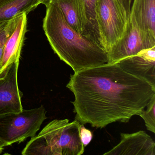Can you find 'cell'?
Instances as JSON below:
<instances>
[{"mask_svg": "<svg viewBox=\"0 0 155 155\" xmlns=\"http://www.w3.org/2000/svg\"><path fill=\"white\" fill-rule=\"evenodd\" d=\"M67 87L75 97L71 102L76 120L100 128L117 121L128 122L155 95V87L116 63L74 72Z\"/></svg>", "mask_w": 155, "mask_h": 155, "instance_id": "6da1fadb", "label": "cell"}, {"mask_svg": "<svg viewBox=\"0 0 155 155\" xmlns=\"http://www.w3.org/2000/svg\"><path fill=\"white\" fill-rule=\"evenodd\" d=\"M46 8L43 23L45 35L54 52L74 72L107 63V53L96 38L75 31L53 3Z\"/></svg>", "mask_w": 155, "mask_h": 155, "instance_id": "7a4b0ae2", "label": "cell"}, {"mask_svg": "<svg viewBox=\"0 0 155 155\" xmlns=\"http://www.w3.org/2000/svg\"><path fill=\"white\" fill-rule=\"evenodd\" d=\"M81 123L77 120H54L31 138L22 155H81L85 147L81 140Z\"/></svg>", "mask_w": 155, "mask_h": 155, "instance_id": "3957f363", "label": "cell"}, {"mask_svg": "<svg viewBox=\"0 0 155 155\" xmlns=\"http://www.w3.org/2000/svg\"><path fill=\"white\" fill-rule=\"evenodd\" d=\"M95 12L98 40L107 53L123 38L128 17L118 0H97Z\"/></svg>", "mask_w": 155, "mask_h": 155, "instance_id": "277c9868", "label": "cell"}, {"mask_svg": "<svg viewBox=\"0 0 155 155\" xmlns=\"http://www.w3.org/2000/svg\"><path fill=\"white\" fill-rule=\"evenodd\" d=\"M46 114V109L41 105L0 116V140L4 147L35 137L47 119Z\"/></svg>", "mask_w": 155, "mask_h": 155, "instance_id": "5b68a950", "label": "cell"}, {"mask_svg": "<svg viewBox=\"0 0 155 155\" xmlns=\"http://www.w3.org/2000/svg\"><path fill=\"white\" fill-rule=\"evenodd\" d=\"M142 0H134L123 38L107 53V63L115 64L146 50L141 20Z\"/></svg>", "mask_w": 155, "mask_h": 155, "instance_id": "8992f818", "label": "cell"}, {"mask_svg": "<svg viewBox=\"0 0 155 155\" xmlns=\"http://www.w3.org/2000/svg\"><path fill=\"white\" fill-rule=\"evenodd\" d=\"M19 61L12 64L0 77V116L18 113L23 109L21 103L23 93L18 84Z\"/></svg>", "mask_w": 155, "mask_h": 155, "instance_id": "52a82bcc", "label": "cell"}, {"mask_svg": "<svg viewBox=\"0 0 155 155\" xmlns=\"http://www.w3.org/2000/svg\"><path fill=\"white\" fill-rule=\"evenodd\" d=\"M104 155H155V143L144 130L120 133V141Z\"/></svg>", "mask_w": 155, "mask_h": 155, "instance_id": "ba28073f", "label": "cell"}, {"mask_svg": "<svg viewBox=\"0 0 155 155\" xmlns=\"http://www.w3.org/2000/svg\"><path fill=\"white\" fill-rule=\"evenodd\" d=\"M116 64L125 71L155 87V47L144 50Z\"/></svg>", "mask_w": 155, "mask_h": 155, "instance_id": "9c48e42d", "label": "cell"}, {"mask_svg": "<svg viewBox=\"0 0 155 155\" xmlns=\"http://www.w3.org/2000/svg\"><path fill=\"white\" fill-rule=\"evenodd\" d=\"M50 3L58 7L68 24L75 31L81 35H90L97 40L91 28L84 0H51Z\"/></svg>", "mask_w": 155, "mask_h": 155, "instance_id": "30bf717a", "label": "cell"}, {"mask_svg": "<svg viewBox=\"0 0 155 155\" xmlns=\"http://www.w3.org/2000/svg\"><path fill=\"white\" fill-rule=\"evenodd\" d=\"M27 15L23 13L20 16L13 33L8 38L0 61V77L14 62L19 61L27 29Z\"/></svg>", "mask_w": 155, "mask_h": 155, "instance_id": "8fae6325", "label": "cell"}, {"mask_svg": "<svg viewBox=\"0 0 155 155\" xmlns=\"http://www.w3.org/2000/svg\"><path fill=\"white\" fill-rule=\"evenodd\" d=\"M141 20L146 49L155 47V0H142Z\"/></svg>", "mask_w": 155, "mask_h": 155, "instance_id": "7c38bea8", "label": "cell"}, {"mask_svg": "<svg viewBox=\"0 0 155 155\" xmlns=\"http://www.w3.org/2000/svg\"><path fill=\"white\" fill-rule=\"evenodd\" d=\"M40 4V0H9L0 6V21L10 20L23 13L28 14Z\"/></svg>", "mask_w": 155, "mask_h": 155, "instance_id": "4fadbf2b", "label": "cell"}, {"mask_svg": "<svg viewBox=\"0 0 155 155\" xmlns=\"http://www.w3.org/2000/svg\"><path fill=\"white\" fill-rule=\"evenodd\" d=\"M21 16V15L10 20L0 21V61L2 58L6 41L15 30Z\"/></svg>", "mask_w": 155, "mask_h": 155, "instance_id": "5bb4252c", "label": "cell"}, {"mask_svg": "<svg viewBox=\"0 0 155 155\" xmlns=\"http://www.w3.org/2000/svg\"><path fill=\"white\" fill-rule=\"evenodd\" d=\"M146 108L138 115L144 120L147 129L155 133V95L152 97Z\"/></svg>", "mask_w": 155, "mask_h": 155, "instance_id": "9a60e30c", "label": "cell"}, {"mask_svg": "<svg viewBox=\"0 0 155 155\" xmlns=\"http://www.w3.org/2000/svg\"><path fill=\"white\" fill-rule=\"evenodd\" d=\"M97 1V0H84L87 17L90 24L91 31L93 35L98 41L95 12V6Z\"/></svg>", "mask_w": 155, "mask_h": 155, "instance_id": "2e32d148", "label": "cell"}, {"mask_svg": "<svg viewBox=\"0 0 155 155\" xmlns=\"http://www.w3.org/2000/svg\"><path fill=\"white\" fill-rule=\"evenodd\" d=\"M80 135L81 142L85 147L91 141L93 137L92 133L90 130L86 128L84 125L81 124L80 127Z\"/></svg>", "mask_w": 155, "mask_h": 155, "instance_id": "e0dca14e", "label": "cell"}, {"mask_svg": "<svg viewBox=\"0 0 155 155\" xmlns=\"http://www.w3.org/2000/svg\"><path fill=\"white\" fill-rule=\"evenodd\" d=\"M122 7L127 12L128 17L129 16L131 9V4L132 0H118Z\"/></svg>", "mask_w": 155, "mask_h": 155, "instance_id": "ac0fdd59", "label": "cell"}, {"mask_svg": "<svg viewBox=\"0 0 155 155\" xmlns=\"http://www.w3.org/2000/svg\"><path fill=\"white\" fill-rule=\"evenodd\" d=\"M51 0H40L41 4H43L46 6H48V5L50 3Z\"/></svg>", "mask_w": 155, "mask_h": 155, "instance_id": "d6986e66", "label": "cell"}, {"mask_svg": "<svg viewBox=\"0 0 155 155\" xmlns=\"http://www.w3.org/2000/svg\"><path fill=\"white\" fill-rule=\"evenodd\" d=\"M4 149V146H3V144H2V143L1 141L0 140V154L2 153Z\"/></svg>", "mask_w": 155, "mask_h": 155, "instance_id": "ffe728a7", "label": "cell"}, {"mask_svg": "<svg viewBox=\"0 0 155 155\" xmlns=\"http://www.w3.org/2000/svg\"><path fill=\"white\" fill-rule=\"evenodd\" d=\"M9 0H0V6L5 3L7 2Z\"/></svg>", "mask_w": 155, "mask_h": 155, "instance_id": "44dd1931", "label": "cell"}]
</instances>
